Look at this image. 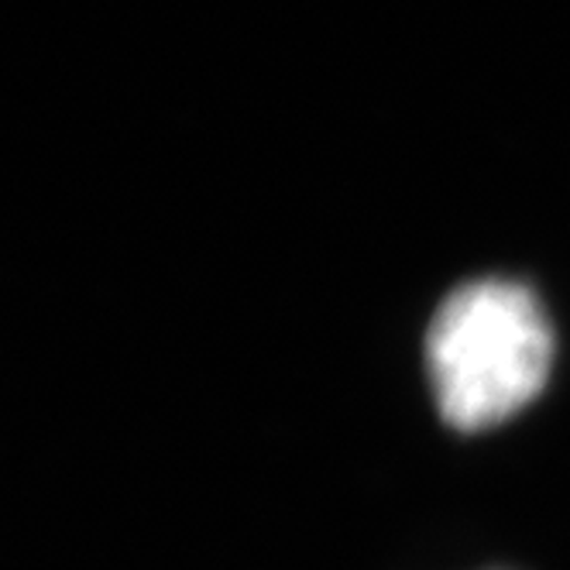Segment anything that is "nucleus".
<instances>
[{
  "mask_svg": "<svg viewBox=\"0 0 570 570\" xmlns=\"http://www.w3.org/2000/svg\"><path fill=\"white\" fill-rule=\"evenodd\" d=\"M553 334L519 282L484 278L451 293L426 334V368L446 426L478 433L533 402L550 375Z\"/></svg>",
  "mask_w": 570,
  "mask_h": 570,
  "instance_id": "1",
  "label": "nucleus"
}]
</instances>
